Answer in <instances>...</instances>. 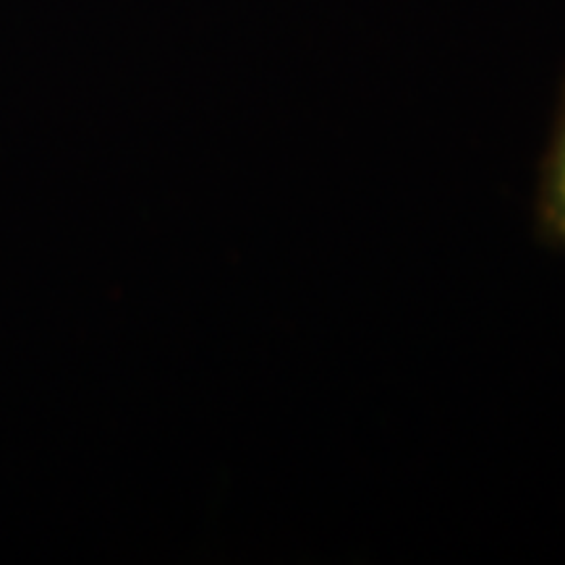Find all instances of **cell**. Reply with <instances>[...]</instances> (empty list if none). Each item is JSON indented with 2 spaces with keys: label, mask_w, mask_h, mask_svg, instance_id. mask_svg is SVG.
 <instances>
[{
  "label": "cell",
  "mask_w": 565,
  "mask_h": 565,
  "mask_svg": "<svg viewBox=\"0 0 565 565\" xmlns=\"http://www.w3.org/2000/svg\"><path fill=\"white\" fill-rule=\"evenodd\" d=\"M536 225L542 238L565 249V84L536 189Z\"/></svg>",
  "instance_id": "cell-1"
}]
</instances>
